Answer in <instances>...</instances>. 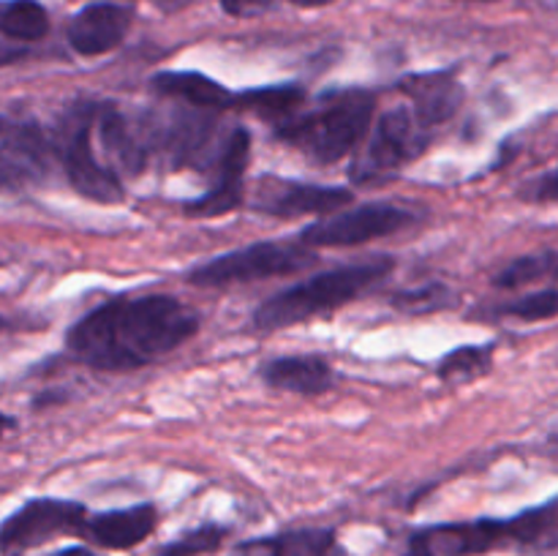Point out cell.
<instances>
[{
  "instance_id": "f546056e",
  "label": "cell",
  "mask_w": 558,
  "mask_h": 556,
  "mask_svg": "<svg viewBox=\"0 0 558 556\" xmlns=\"http://www.w3.org/2000/svg\"><path fill=\"white\" fill-rule=\"evenodd\" d=\"M52 556H101V554L85 548V545H71V548H60L58 554H52Z\"/></svg>"
},
{
  "instance_id": "ba28073f",
  "label": "cell",
  "mask_w": 558,
  "mask_h": 556,
  "mask_svg": "<svg viewBox=\"0 0 558 556\" xmlns=\"http://www.w3.org/2000/svg\"><path fill=\"white\" fill-rule=\"evenodd\" d=\"M417 221L420 216L409 207L392 205V202H371V205L338 210L332 216L308 223L298 240L308 249H343V245L390 238V234L414 227Z\"/></svg>"
},
{
  "instance_id": "1f68e13d",
  "label": "cell",
  "mask_w": 558,
  "mask_h": 556,
  "mask_svg": "<svg viewBox=\"0 0 558 556\" xmlns=\"http://www.w3.org/2000/svg\"><path fill=\"white\" fill-rule=\"evenodd\" d=\"M153 3H158L161 9H180V5L185 3V0H153Z\"/></svg>"
},
{
  "instance_id": "d6a6232c",
  "label": "cell",
  "mask_w": 558,
  "mask_h": 556,
  "mask_svg": "<svg viewBox=\"0 0 558 556\" xmlns=\"http://www.w3.org/2000/svg\"><path fill=\"white\" fill-rule=\"evenodd\" d=\"M550 276L558 281V254H550Z\"/></svg>"
},
{
  "instance_id": "44dd1931",
  "label": "cell",
  "mask_w": 558,
  "mask_h": 556,
  "mask_svg": "<svg viewBox=\"0 0 558 556\" xmlns=\"http://www.w3.org/2000/svg\"><path fill=\"white\" fill-rule=\"evenodd\" d=\"M305 90L300 85H270L245 90L238 96V109H251L259 118L272 120V125L281 120L298 114V107L303 104Z\"/></svg>"
},
{
  "instance_id": "ffe728a7",
  "label": "cell",
  "mask_w": 558,
  "mask_h": 556,
  "mask_svg": "<svg viewBox=\"0 0 558 556\" xmlns=\"http://www.w3.org/2000/svg\"><path fill=\"white\" fill-rule=\"evenodd\" d=\"M98 140H101L107 156H112L114 172L140 174L145 169V142L136 140L129 118L114 104H101V112H98Z\"/></svg>"
},
{
  "instance_id": "4dcf8cb0",
  "label": "cell",
  "mask_w": 558,
  "mask_h": 556,
  "mask_svg": "<svg viewBox=\"0 0 558 556\" xmlns=\"http://www.w3.org/2000/svg\"><path fill=\"white\" fill-rule=\"evenodd\" d=\"M289 3L300 5V9H319V5L332 3V0H289Z\"/></svg>"
},
{
  "instance_id": "484cf974",
  "label": "cell",
  "mask_w": 558,
  "mask_h": 556,
  "mask_svg": "<svg viewBox=\"0 0 558 556\" xmlns=\"http://www.w3.org/2000/svg\"><path fill=\"white\" fill-rule=\"evenodd\" d=\"M499 314L521 322L554 319L558 316V289H539V292H529L523 298L510 300V303L499 305Z\"/></svg>"
},
{
  "instance_id": "836d02e7",
  "label": "cell",
  "mask_w": 558,
  "mask_h": 556,
  "mask_svg": "<svg viewBox=\"0 0 558 556\" xmlns=\"http://www.w3.org/2000/svg\"><path fill=\"white\" fill-rule=\"evenodd\" d=\"M550 442H554V447L558 450V428L554 431V436H550Z\"/></svg>"
},
{
  "instance_id": "3957f363",
  "label": "cell",
  "mask_w": 558,
  "mask_h": 556,
  "mask_svg": "<svg viewBox=\"0 0 558 556\" xmlns=\"http://www.w3.org/2000/svg\"><path fill=\"white\" fill-rule=\"evenodd\" d=\"M392 270H396V259H390V256H376L371 262L325 270L319 276L308 278V281H300L294 287L281 289L272 298H267L265 303L256 305V330H283V327L300 325V322H308L314 316L330 314V311L354 303L365 292L379 287Z\"/></svg>"
},
{
  "instance_id": "4316f807",
  "label": "cell",
  "mask_w": 558,
  "mask_h": 556,
  "mask_svg": "<svg viewBox=\"0 0 558 556\" xmlns=\"http://www.w3.org/2000/svg\"><path fill=\"white\" fill-rule=\"evenodd\" d=\"M543 276H550V254H529L512 259L505 270L496 273L494 283L499 289H518L523 283H534Z\"/></svg>"
},
{
  "instance_id": "7c38bea8",
  "label": "cell",
  "mask_w": 558,
  "mask_h": 556,
  "mask_svg": "<svg viewBox=\"0 0 558 556\" xmlns=\"http://www.w3.org/2000/svg\"><path fill=\"white\" fill-rule=\"evenodd\" d=\"M354 194L341 185H314L298 180L265 178L259 180L254 207L276 218L300 216H332L341 207L352 205Z\"/></svg>"
},
{
  "instance_id": "9a60e30c",
  "label": "cell",
  "mask_w": 558,
  "mask_h": 556,
  "mask_svg": "<svg viewBox=\"0 0 558 556\" xmlns=\"http://www.w3.org/2000/svg\"><path fill=\"white\" fill-rule=\"evenodd\" d=\"M213 131H216V112L189 107L185 112L172 114V120L158 129V150L169 158L174 169L189 167L196 158L205 156V150L210 147Z\"/></svg>"
},
{
  "instance_id": "6da1fadb",
  "label": "cell",
  "mask_w": 558,
  "mask_h": 556,
  "mask_svg": "<svg viewBox=\"0 0 558 556\" xmlns=\"http://www.w3.org/2000/svg\"><path fill=\"white\" fill-rule=\"evenodd\" d=\"M199 330V314L169 294L112 298L65 333L71 358L98 371H134L174 352Z\"/></svg>"
},
{
  "instance_id": "e575fe53",
  "label": "cell",
  "mask_w": 558,
  "mask_h": 556,
  "mask_svg": "<svg viewBox=\"0 0 558 556\" xmlns=\"http://www.w3.org/2000/svg\"><path fill=\"white\" fill-rule=\"evenodd\" d=\"M480 3H494V0H480Z\"/></svg>"
},
{
  "instance_id": "e0dca14e",
  "label": "cell",
  "mask_w": 558,
  "mask_h": 556,
  "mask_svg": "<svg viewBox=\"0 0 558 556\" xmlns=\"http://www.w3.org/2000/svg\"><path fill=\"white\" fill-rule=\"evenodd\" d=\"M229 556H343V548L332 529L305 527L243 540L229 551Z\"/></svg>"
},
{
  "instance_id": "52a82bcc",
  "label": "cell",
  "mask_w": 558,
  "mask_h": 556,
  "mask_svg": "<svg viewBox=\"0 0 558 556\" xmlns=\"http://www.w3.org/2000/svg\"><path fill=\"white\" fill-rule=\"evenodd\" d=\"M314 262V251L300 240L298 243H254L216 256L205 265H196L194 270H189V281L196 287H229V283L259 281V278L292 276Z\"/></svg>"
},
{
  "instance_id": "f1b7e54d",
  "label": "cell",
  "mask_w": 558,
  "mask_h": 556,
  "mask_svg": "<svg viewBox=\"0 0 558 556\" xmlns=\"http://www.w3.org/2000/svg\"><path fill=\"white\" fill-rule=\"evenodd\" d=\"M221 9L229 16H259L272 9V0H221Z\"/></svg>"
},
{
  "instance_id": "d4e9b609",
  "label": "cell",
  "mask_w": 558,
  "mask_h": 556,
  "mask_svg": "<svg viewBox=\"0 0 558 556\" xmlns=\"http://www.w3.org/2000/svg\"><path fill=\"white\" fill-rule=\"evenodd\" d=\"M229 529L221 527V523H202V527L189 529L180 537L169 540L161 548L156 551V556H205L213 554L223 545Z\"/></svg>"
},
{
  "instance_id": "9c48e42d",
  "label": "cell",
  "mask_w": 558,
  "mask_h": 556,
  "mask_svg": "<svg viewBox=\"0 0 558 556\" xmlns=\"http://www.w3.org/2000/svg\"><path fill=\"white\" fill-rule=\"evenodd\" d=\"M54 153L52 134L41 129L36 120L22 114H5L3 134H0V180L3 189L14 191L22 185L41 183L49 174Z\"/></svg>"
},
{
  "instance_id": "cb8c5ba5",
  "label": "cell",
  "mask_w": 558,
  "mask_h": 556,
  "mask_svg": "<svg viewBox=\"0 0 558 556\" xmlns=\"http://www.w3.org/2000/svg\"><path fill=\"white\" fill-rule=\"evenodd\" d=\"M392 305L409 316H425L436 314V311H447L458 305V294L452 292L447 283L428 281L423 287L403 289V292L392 294Z\"/></svg>"
},
{
  "instance_id": "603a6c76",
  "label": "cell",
  "mask_w": 558,
  "mask_h": 556,
  "mask_svg": "<svg viewBox=\"0 0 558 556\" xmlns=\"http://www.w3.org/2000/svg\"><path fill=\"white\" fill-rule=\"evenodd\" d=\"M0 27L14 41H38L49 33V14L38 0H5Z\"/></svg>"
},
{
  "instance_id": "8fae6325",
  "label": "cell",
  "mask_w": 558,
  "mask_h": 556,
  "mask_svg": "<svg viewBox=\"0 0 558 556\" xmlns=\"http://www.w3.org/2000/svg\"><path fill=\"white\" fill-rule=\"evenodd\" d=\"M251 158V134L248 129H232L227 140L221 142V150L216 156L213 169V183L196 200L185 202V213L199 218L227 216L243 202V178Z\"/></svg>"
},
{
  "instance_id": "5bb4252c",
  "label": "cell",
  "mask_w": 558,
  "mask_h": 556,
  "mask_svg": "<svg viewBox=\"0 0 558 556\" xmlns=\"http://www.w3.org/2000/svg\"><path fill=\"white\" fill-rule=\"evenodd\" d=\"M156 523H158L156 505L142 501V505L123 507V510H107V512H96V516H87L80 537L90 540V543L98 545V548L125 551L145 543V540L153 534V529H156Z\"/></svg>"
},
{
  "instance_id": "5b68a950",
  "label": "cell",
  "mask_w": 558,
  "mask_h": 556,
  "mask_svg": "<svg viewBox=\"0 0 558 556\" xmlns=\"http://www.w3.org/2000/svg\"><path fill=\"white\" fill-rule=\"evenodd\" d=\"M98 112H101V104L96 101H74L69 109H63L52 131L54 153L76 194L98 205H118L125 196L123 183L118 172L112 167H104L93 153Z\"/></svg>"
},
{
  "instance_id": "277c9868",
  "label": "cell",
  "mask_w": 558,
  "mask_h": 556,
  "mask_svg": "<svg viewBox=\"0 0 558 556\" xmlns=\"http://www.w3.org/2000/svg\"><path fill=\"white\" fill-rule=\"evenodd\" d=\"M376 96L363 87L338 90L314 109L292 114L272 125L276 136L316 164H338L365 140L374 120Z\"/></svg>"
},
{
  "instance_id": "8992f818",
  "label": "cell",
  "mask_w": 558,
  "mask_h": 556,
  "mask_svg": "<svg viewBox=\"0 0 558 556\" xmlns=\"http://www.w3.org/2000/svg\"><path fill=\"white\" fill-rule=\"evenodd\" d=\"M430 129L420 120L412 104L387 109L371 129L368 142L352 164L354 183H381L401 172L409 161L423 156Z\"/></svg>"
},
{
  "instance_id": "ac0fdd59",
  "label": "cell",
  "mask_w": 558,
  "mask_h": 556,
  "mask_svg": "<svg viewBox=\"0 0 558 556\" xmlns=\"http://www.w3.org/2000/svg\"><path fill=\"white\" fill-rule=\"evenodd\" d=\"M259 376L276 390L300 392V396H319L336 385V368L316 354L267 360L259 368Z\"/></svg>"
},
{
  "instance_id": "4fadbf2b",
  "label": "cell",
  "mask_w": 558,
  "mask_h": 556,
  "mask_svg": "<svg viewBox=\"0 0 558 556\" xmlns=\"http://www.w3.org/2000/svg\"><path fill=\"white\" fill-rule=\"evenodd\" d=\"M131 9L120 3H109V0H98V3L85 5L71 16L69 27H65V38H69L71 49L82 58H98V55L109 52V49L120 47L131 27Z\"/></svg>"
},
{
  "instance_id": "7402d4cb",
  "label": "cell",
  "mask_w": 558,
  "mask_h": 556,
  "mask_svg": "<svg viewBox=\"0 0 558 556\" xmlns=\"http://www.w3.org/2000/svg\"><path fill=\"white\" fill-rule=\"evenodd\" d=\"M496 343H472V347H458L445 354L439 363V379L450 385H466L480 379L494 368Z\"/></svg>"
},
{
  "instance_id": "7a4b0ae2",
  "label": "cell",
  "mask_w": 558,
  "mask_h": 556,
  "mask_svg": "<svg viewBox=\"0 0 558 556\" xmlns=\"http://www.w3.org/2000/svg\"><path fill=\"white\" fill-rule=\"evenodd\" d=\"M558 543V496L512 518L436 523L412 534V556H483L496 548H543Z\"/></svg>"
},
{
  "instance_id": "83f0119b",
  "label": "cell",
  "mask_w": 558,
  "mask_h": 556,
  "mask_svg": "<svg viewBox=\"0 0 558 556\" xmlns=\"http://www.w3.org/2000/svg\"><path fill=\"white\" fill-rule=\"evenodd\" d=\"M526 200L532 202H558V167L550 169L526 189Z\"/></svg>"
},
{
  "instance_id": "2e32d148",
  "label": "cell",
  "mask_w": 558,
  "mask_h": 556,
  "mask_svg": "<svg viewBox=\"0 0 558 556\" xmlns=\"http://www.w3.org/2000/svg\"><path fill=\"white\" fill-rule=\"evenodd\" d=\"M401 93L409 98L414 112L420 114L428 129L447 123L463 104V85L450 71H430V74H414L401 82Z\"/></svg>"
},
{
  "instance_id": "d6986e66",
  "label": "cell",
  "mask_w": 558,
  "mask_h": 556,
  "mask_svg": "<svg viewBox=\"0 0 558 556\" xmlns=\"http://www.w3.org/2000/svg\"><path fill=\"white\" fill-rule=\"evenodd\" d=\"M150 87L161 93V96L174 98V101H183L189 107L213 109V112L238 107L240 96V93H232L221 82L210 80V76L199 74V71H161V74L153 76Z\"/></svg>"
},
{
  "instance_id": "30bf717a",
  "label": "cell",
  "mask_w": 558,
  "mask_h": 556,
  "mask_svg": "<svg viewBox=\"0 0 558 556\" xmlns=\"http://www.w3.org/2000/svg\"><path fill=\"white\" fill-rule=\"evenodd\" d=\"M87 516L90 512L80 501L38 496L5 518L0 529V543H3V551L36 548L60 534H80Z\"/></svg>"
}]
</instances>
